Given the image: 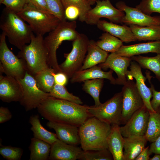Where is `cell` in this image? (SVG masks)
Returning a JSON list of instances; mask_svg holds the SVG:
<instances>
[{"label": "cell", "mask_w": 160, "mask_h": 160, "mask_svg": "<svg viewBox=\"0 0 160 160\" xmlns=\"http://www.w3.org/2000/svg\"><path fill=\"white\" fill-rule=\"evenodd\" d=\"M89 106L50 96L37 107L39 113L48 121L75 125L79 127L92 117Z\"/></svg>", "instance_id": "cell-1"}, {"label": "cell", "mask_w": 160, "mask_h": 160, "mask_svg": "<svg viewBox=\"0 0 160 160\" xmlns=\"http://www.w3.org/2000/svg\"><path fill=\"white\" fill-rule=\"evenodd\" d=\"M0 28L9 42L20 50L30 43L34 34L29 25L16 12L6 7L1 14Z\"/></svg>", "instance_id": "cell-2"}, {"label": "cell", "mask_w": 160, "mask_h": 160, "mask_svg": "<svg viewBox=\"0 0 160 160\" xmlns=\"http://www.w3.org/2000/svg\"><path fill=\"white\" fill-rule=\"evenodd\" d=\"M111 128V125L95 117L89 118L79 127L82 149L87 151L108 148L107 140Z\"/></svg>", "instance_id": "cell-3"}, {"label": "cell", "mask_w": 160, "mask_h": 160, "mask_svg": "<svg viewBox=\"0 0 160 160\" xmlns=\"http://www.w3.org/2000/svg\"><path fill=\"white\" fill-rule=\"evenodd\" d=\"M76 22L61 21L53 30L44 38V43L48 54V64L55 73L62 72L57 61L56 52L63 41H73L79 33L76 30Z\"/></svg>", "instance_id": "cell-4"}, {"label": "cell", "mask_w": 160, "mask_h": 160, "mask_svg": "<svg viewBox=\"0 0 160 160\" xmlns=\"http://www.w3.org/2000/svg\"><path fill=\"white\" fill-rule=\"evenodd\" d=\"M17 56L23 60L26 71L33 76L39 72L50 68L42 36H35L33 34L29 44L25 45Z\"/></svg>", "instance_id": "cell-5"}, {"label": "cell", "mask_w": 160, "mask_h": 160, "mask_svg": "<svg viewBox=\"0 0 160 160\" xmlns=\"http://www.w3.org/2000/svg\"><path fill=\"white\" fill-rule=\"evenodd\" d=\"M17 13L28 23L33 32L37 35L43 36L49 33L61 22L52 13L27 4L22 10Z\"/></svg>", "instance_id": "cell-6"}, {"label": "cell", "mask_w": 160, "mask_h": 160, "mask_svg": "<svg viewBox=\"0 0 160 160\" xmlns=\"http://www.w3.org/2000/svg\"><path fill=\"white\" fill-rule=\"evenodd\" d=\"M89 40L86 35L79 33L72 43V49L69 53L64 54L65 60L59 65L62 72L68 79H71L74 73L82 67L87 52Z\"/></svg>", "instance_id": "cell-7"}, {"label": "cell", "mask_w": 160, "mask_h": 160, "mask_svg": "<svg viewBox=\"0 0 160 160\" xmlns=\"http://www.w3.org/2000/svg\"><path fill=\"white\" fill-rule=\"evenodd\" d=\"M122 110L121 92L115 94L98 106H89L88 108V112L92 116L111 125L121 124Z\"/></svg>", "instance_id": "cell-8"}, {"label": "cell", "mask_w": 160, "mask_h": 160, "mask_svg": "<svg viewBox=\"0 0 160 160\" xmlns=\"http://www.w3.org/2000/svg\"><path fill=\"white\" fill-rule=\"evenodd\" d=\"M6 38V36L2 32L0 36V75L4 73L17 79H22L26 71L25 62L10 50Z\"/></svg>", "instance_id": "cell-9"}, {"label": "cell", "mask_w": 160, "mask_h": 160, "mask_svg": "<svg viewBox=\"0 0 160 160\" xmlns=\"http://www.w3.org/2000/svg\"><path fill=\"white\" fill-rule=\"evenodd\" d=\"M17 80L23 90L22 97L19 102L26 111L37 108L51 96L49 93L44 92L39 88L34 77L27 71L23 78Z\"/></svg>", "instance_id": "cell-10"}, {"label": "cell", "mask_w": 160, "mask_h": 160, "mask_svg": "<svg viewBox=\"0 0 160 160\" xmlns=\"http://www.w3.org/2000/svg\"><path fill=\"white\" fill-rule=\"evenodd\" d=\"M96 4L87 13L84 22L90 25H96L100 19L105 18L115 23H123L125 13L114 7L109 0H99Z\"/></svg>", "instance_id": "cell-11"}, {"label": "cell", "mask_w": 160, "mask_h": 160, "mask_svg": "<svg viewBox=\"0 0 160 160\" xmlns=\"http://www.w3.org/2000/svg\"><path fill=\"white\" fill-rule=\"evenodd\" d=\"M121 92L122 110L121 124H125L132 115L144 105L143 100L132 80H127L123 85Z\"/></svg>", "instance_id": "cell-12"}, {"label": "cell", "mask_w": 160, "mask_h": 160, "mask_svg": "<svg viewBox=\"0 0 160 160\" xmlns=\"http://www.w3.org/2000/svg\"><path fill=\"white\" fill-rule=\"evenodd\" d=\"M150 113L144 105L136 111L124 125L120 127L124 137L145 135L147 128Z\"/></svg>", "instance_id": "cell-13"}, {"label": "cell", "mask_w": 160, "mask_h": 160, "mask_svg": "<svg viewBox=\"0 0 160 160\" xmlns=\"http://www.w3.org/2000/svg\"><path fill=\"white\" fill-rule=\"evenodd\" d=\"M116 6V8L125 13L123 23L126 25L141 26H160V16H151L146 15L136 7L127 6L123 1L118 2Z\"/></svg>", "instance_id": "cell-14"}, {"label": "cell", "mask_w": 160, "mask_h": 160, "mask_svg": "<svg viewBox=\"0 0 160 160\" xmlns=\"http://www.w3.org/2000/svg\"><path fill=\"white\" fill-rule=\"evenodd\" d=\"M129 66L130 70H128L126 75L127 80H132L134 78L135 79L136 87L143 100L145 106L149 112H155L151 104V99L152 97V91L150 87H147L145 84L147 77L144 76L141 67L136 62L132 60Z\"/></svg>", "instance_id": "cell-15"}, {"label": "cell", "mask_w": 160, "mask_h": 160, "mask_svg": "<svg viewBox=\"0 0 160 160\" xmlns=\"http://www.w3.org/2000/svg\"><path fill=\"white\" fill-rule=\"evenodd\" d=\"M131 57L112 53L108 55L106 61L98 65L102 69L107 70L110 68L116 74V84L124 85L127 81L126 75L128 68L132 61Z\"/></svg>", "instance_id": "cell-16"}, {"label": "cell", "mask_w": 160, "mask_h": 160, "mask_svg": "<svg viewBox=\"0 0 160 160\" xmlns=\"http://www.w3.org/2000/svg\"><path fill=\"white\" fill-rule=\"evenodd\" d=\"M23 90L18 80L12 76H0V99L3 102H20Z\"/></svg>", "instance_id": "cell-17"}, {"label": "cell", "mask_w": 160, "mask_h": 160, "mask_svg": "<svg viewBox=\"0 0 160 160\" xmlns=\"http://www.w3.org/2000/svg\"><path fill=\"white\" fill-rule=\"evenodd\" d=\"M83 150L81 148L68 144L58 139L51 145L50 160H76L78 159Z\"/></svg>", "instance_id": "cell-18"}, {"label": "cell", "mask_w": 160, "mask_h": 160, "mask_svg": "<svg viewBox=\"0 0 160 160\" xmlns=\"http://www.w3.org/2000/svg\"><path fill=\"white\" fill-rule=\"evenodd\" d=\"M47 126L55 130L58 139L65 143L75 145L80 144L79 127L69 124L49 121Z\"/></svg>", "instance_id": "cell-19"}, {"label": "cell", "mask_w": 160, "mask_h": 160, "mask_svg": "<svg viewBox=\"0 0 160 160\" xmlns=\"http://www.w3.org/2000/svg\"><path fill=\"white\" fill-rule=\"evenodd\" d=\"M97 28L118 38L123 42L128 43L137 41L130 28L125 24L119 25L105 20H100Z\"/></svg>", "instance_id": "cell-20"}, {"label": "cell", "mask_w": 160, "mask_h": 160, "mask_svg": "<svg viewBox=\"0 0 160 160\" xmlns=\"http://www.w3.org/2000/svg\"><path fill=\"white\" fill-rule=\"evenodd\" d=\"M113 71L111 69L108 71H105L99 65H96L76 72L71 78L70 81L71 83H74L90 79H106L109 80L111 84L115 85L116 79L112 75Z\"/></svg>", "instance_id": "cell-21"}, {"label": "cell", "mask_w": 160, "mask_h": 160, "mask_svg": "<svg viewBox=\"0 0 160 160\" xmlns=\"http://www.w3.org/2000/svg\"><path fill=\"white\" fill-rule=\"evenodd\" d=\"M150 52L160 54V40L129 45H123L115 53L121 56L131 57Z\"/></svg>", "instance_id": "cell-22"}, {"label": "cell", "mask_w": 160, "mask_h": 160, "mask_svg": "<svg viewBox=\"0 0 160 160\" xmlns=\"http://www.w3.org/2000/svg\"><path fill=\"white\" fill-rule=\"evenodd\" d=\"M108 148L114 160H123L124 137L120 131L119 125H111V128L107 138Z\"/></svg>", "instance_id": "cell-23"}, {"label": "cell", "mask_w": 160, "mask_h": 160, "mask_svg": "<svg viewBox=\"0 0 160 160\" xmlns=\"http://www.w3.org/2000/svg\"><path fill=\"white\" fill-rule=\"evenodd\" d=\"M123 160H135L148 141L145 136L124 137Z\"/></svg>", "instance_id": "cell-24"}, {"label": "cell", "mask_w": 160, "mask_h": 160, "mask_svg": "<svg viewBox=\"0 0 160 160\" xmlns=\"http://www.w3.org/2000/svg\"><path fill=\"white\" fill-rule=\"evenodd\" d=\"M108 53L98 46L95 41L90 40L87 55L80 70L87 69L104 62L109 55Z\"/></svg>", "instance_id": "cell-25"}, {"label": "cell", "mask_w": 160, "mask_h": 160, "mask_svg": "<svg viewBox=\"0 0 160 160\" xmlns=\"http://www.w3.org/2000/svg\"><path fill=\"white\" fill-rule=\"evenodd\" d=\"M29 122L31 125V130L33 133L34 137L44 141L51 145L58 139L56 134L46 129L41 124L38 115L30 116Z\"/></svg>", "instance_id": "cell-26"}, {"label": "cell", "mask_w": 160, "mask_h": 160, "mask_svg": "<svg viewBox=\"0 0 160 160\" xmlns=\"http://www.w3.org/2000/svg\"><path fill=\"white\" fill-rule=\"evenodd\" d=\"M129 27L137 41L160 40V26H141L132 25Z\"/></svg>", "instance_id": "cell-27"}, {"label": "cell", "mask_w": 160, "mask_h": 160, "mask_svg": "<svg viewBox=\"0 0 160 160\" xmlns=\"http://www.w3.org/2000/svg\"><path fill=\"white\" fill-rule=\"evenodd\" d=\"M51 145L34 137L31 139L29 147L30 160H47L49 156Z\"/></svg>", "instance_id": "cell-28"}, {"label": "cell", "mask_w": 160, "mask_h": 160, "mask_svg": "<svg viewBox=\"0 0 160 160\" xmlns=\"http://www.w3.org/2000/svg\"><path fill=\"white\" fill-rule=\"evenodd\" d=\"M140 65L141 68L149 69L155 74L157 79L160 82V54L153 57L135 55L131 57Z\"/></svg>", "instance_id": "cell-29"}, {"label": "cell", "mask_w": 160, "mask_h": 160, "mask_svg": "<svg viewBox=\"0 0 160 160\" xmlns=\"http://www.w3.org/2000/svg\"><path fill=\"white\" fill-rule=\"evenodd\" d=\"M55 73L54 70L50 68L39 72L33 76L40 89L46 93L50 92L55 83Z\"/></svg>", "instance_id": "cell-30"}, {"label": "cell", "mask_w": 160, "mask_h": 160, "mask_svg": "<svg viewBox=\"0 0 160 160\" xmlns=\"http://www.w3.org/2000/svg\"><path fill=\"white\" fill-rule=\"evenodd\" d=\"M123 42L118 38L105 32L96 41L97 45L103 50L108 52L115 53L123 45Z\"/></svg>", "instance_id": "cell-31"}, {"label": "cell", "mask_w": 160, "mask_h": 160, "mask_svg": "<svg viewBox=\"0 0 160 160\" xmlns=\"http://www.w3.org/2000/svg\"><path fill=\"white\" fill-rule=\"evenodd\" d=\"M104 83V79H98L86 80L82 85V90L92 96L95 106H98L101 103L100 100V95Z\"/></svg>", "instance_id": "cell-32"}, {"label": "cell", "mask_w": 160, "mask_h": 160, "mask_svg": "<svg viewBox=\"0 0 160 160\" xmlns=\"http://www.w3.org/2000/svg\"><path fill=\"white\" fill-rule=\"evenodd\" d=\"M150 116L145 135L148 141H154L160 135V113L149 112Z\"/></svg>", "instance_id": "cell-33"}, {"label": "cell", "mask_w": 160, "mask_h": 160, "mask_svg": "<svg viewBox=\"0 0 160 160\" xmlns=\"http://www.w3.org/2000/svg\"><path fill=\"white\" fill-rule=\"evenodd\" d=\"M49 93L51 96L56 98L68 100L80 105L83 103L79 97L69 93L65 86L55 83Z\"/></svg>", "instance_id": "cell-34"}, {"label": "cell", "mask_w": 160, "mask_h": 160, "mask_svg": "<svg viewBox=\"0 0 160 160\" xmlns=\"http://www.w3.org/2000/svg\"><path fill=\"white\" fill-rule=\"evenodd\" d=\"M79 160H112L113 157L108 148L98 150L83 151Z\"/></svg>", "instance_id": "cell-35"}, {"label": "cell", "mask_w": 160, "mask_h": 160, "mask_svg": "<svg viewBox=\"0 0 160 160\" xmlns=\"http://www.w3.org/2000/svg\"><path fill=\"white\" fill-rule=\"evenodd\" d=\"M61 1L64 9L70 6L78 8L80 11L79 20L81 22H84L87 13L91 9V5L86 0H61Z\"/></svg>", "instance_id": "cell-36"}, {"label": "cell", "mask_w": 160, "mask_h": 160, "mask_svg": "<svg viewBox=\"0 0 160 160\" xmlns=\"http://www.w3.org/2000/svg\"><path fill=\"white\" fill-rule=\"evenodd\" d=\"M135 7L148 15L153 12L160 14V0H142Z\"/></svg>", "instance_id": "cell-37"}, {"label": "cell", "mask_w": 160, "mask_h": 160, "mask_svg": "<svg viewBox=\"0 0 160 160\" xmlns=\"http://www.w3.org/2000/svg\"><path fill=\"white\" fill-rule=\"evenodd\" d=\"M23 153L21 148L10 145L1 146L0 154L4 159L8 160H20Z\"/></svg>", "instance_id": "cell-38"}, {"label": "cell", "mask_w": 160, "mask_h": 160, "mask_svg": "<svg viewBox=\"0 0 160 160\" xmlns=\"http://www.w3.org/2000/svg\"><path fill=\"white\" fill-rule=\"evenodd\" d=\"M50 12L61 21H66L64 9L61 0H46Z\"/></svg>", "instance_id": "cell-39"}, {"label": "cell", "mask_w": 160, "mask_h": 160, "mask_svg": "<svg viewBox=\"0 0 160 160\" xmlns=\"http://www.w3.org/2000/svg\"><path fill=\"white\" fill-rule=\"evenodd\" d=\"M0 3L17 13L22 10L26 4V0H2Z\"/></svg>", "instance_id": "cell-40"}, {"label": "cell", "mask_w": 160, "mask_h": 160, "mask_svg": "<svg viewBox=\"0 0 160 160\" xmlns=\"http://www.w3.org/2000/svg\"><path fill=\"white\" fill-rule=\"evenodd\" d=\"M146 75L147 79L151 84L150 88L152 93V99L151 101V105L153 109L156 112L160 106V92L156 90L154 85L152 84L151 80L152 76L150 74Z\"/></svg>", "instance_id": "cell-41"}, {"label": "cell", "mask_w": 160, "mask_h": 160, "mask_svg": "<svg viewBox=\"0 0 160 160\" xmlns=\"http://www.w3.org/2000/svg\"><path fill=\"white\" fill-rule=\"evenodd\" d=\"M64 13L66 19L74 21L79 17L80 15V11L77 7L70 6L64 9Z\"/></svg>", "instance_id": "cell-42"}, {"label": "cell", "mask_w": 160, "mask_h": 160, "mask_svg": "<svg viewBox=\"0 0 160 160\" xmlns=\"http://www.w3.org/2000/svg\"><path fill=\"white\" fill-rule=\"evenodd\" d=\"M26 4L43 11L51 13L46 0H26Z\"/></svg>", "instance_id": "cell-43"}, {"label": "cell", "mask_w": 160, "mask_h": 160, "mask_svg": "<svg viewBox=\"0 0 160 160\" xmlns=\"http://www.w3.org/2000/svg\"><path fill=\"white\" fill-rule=\"evenodd\" d=\"M12 117L11 112L7 107L1 106L0 108V123H5Z\"/></svg>", "instance_id": "cell-44"}, {"label": "cell", "mask_w": 160, "mask_h": 160, "mask_svg": "<svg viewBox=\"0 0 160 160\" xmlns=\"http://www.w3.org/2000/svg\"><path fill=\"white\" fill-rule=\"evenodd\" d=\"M54 76L55 83L63 86H65L67 83L68 79L63 73L61 72L55 73Z\"/></svg>", "instance_id": "cell-45"}, {"label": "cell", "mask_w": 160, "mask_h": 160, "mask_svg": "<svg viewBox=\"0 0 160 160\" xmlns=\"http://www.w3.org/2000/svg\"><path fill=\"white\" fill-rule=\"evenodd\" d=\"M152 154L150 151L149 146L144 148L135 160H149L150 156Z\"/></svg>", "instance_id": "cell-46"}, {"label": "cell", "mask_w": 160, "mask_h": 160, "mask_svg": "<svg viewBox=\"0 0 160 160\" xmlns=\"http://www.w3.org/2000/svg\"><path fill=\"white\" fill-rule=\"evenodd\" d=\"M149 150L152 153L160 155V135L154 141L151 143L149 147Z\"/></svg>", "instance_id": "cell-47"}, {"label": "cell", "mask_w": 160, "mask_h": 160, "mask_svg": "<svg viewBox=\"0 0 160 160\" xmlns=\"http://www.w3.org/2000/svg\"><path fill=\"white\" fill-rule=\"evenodd\" d=\"M149 160H160V155L155 154L153 157L150 158Z\"/></svg>", "instance_id": "cell-48"}, {"label": "cell", "mask_w": 160, "mask_h": 160, "mask_svg": "<svg viewBox=\"0 0 160 160\" xmlns=\"http://www.w3.org/2000/svg\"><path fill=\"white\" fill-rule=\"evenodd\" d=\"M86 1L91 5H93L96 3L95 0H86Z\"/></svg>", "instance_id": "cell-49"}, {"label": "cell", "mask_w": 160, "mask_h": 160, "mask_svg": "<svg viewBox=\"0 0 160 160\" xmlns=\"http://www.w3.org/2000/svg\"><path fill=\"white\" fill-rule=\"evenodd\" d=\"M156 112H158L160 113V106L159 107L158 109Z\"/></svg>", "instance_id": "cell-50"}, {"label": "cell", "mask_w": 160, "mask_h": 160, "mask_svg": "<svg viewBox=\"0 0 160 160\" xmlns=\"http://www.w3.org/2000/svg\"><path fill=\"white\" fill-rule=\"evenodd\" d=\"M2 0H0V2L2 1Z\"/></svg>", "instance_id": "cell-51"}, {"label": "cell", "mask_w": 160, "mask_h": 160, "mask_svg": "<svg viewBox=\"0 0 160 160\" xmlns=\"http://www.w3.org/2000/svg\"><path fill=\"white\" fill-rule=\"evenodd\" d=\"M98 0H95V1H96V2L97 1H98Z\"/></svg>", "instance_id": "cell-52"}]
</instances>
